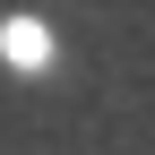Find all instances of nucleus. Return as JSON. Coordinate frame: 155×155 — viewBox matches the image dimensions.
I'll return each instance as SVG.
<instances>
[{
  "label": "nucleus",
  "mask_w": 155,
  "mask_h": 155,
  "mask_svg": "<svg viewBox=\"0 0 155 155\" xmlns=\"http://www.w3.org/2000/svg\"><path fill=\"white\" fill-rule=\"evenodd\" d=\"M0 52H9L17 69H43V61H52V35L35 26V17H9V26H0Z\"/></svg>",
  "instance_id": "obj_1"
}]
</instances>
